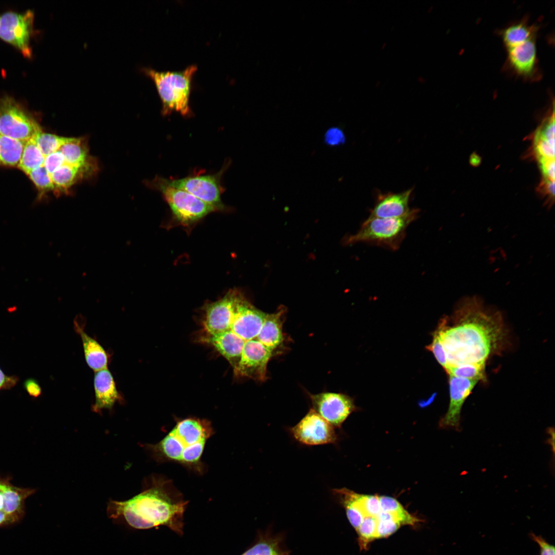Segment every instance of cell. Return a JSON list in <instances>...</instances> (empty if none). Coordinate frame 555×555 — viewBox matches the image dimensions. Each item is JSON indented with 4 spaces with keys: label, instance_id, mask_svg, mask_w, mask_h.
Listing matches in <instances>:
<instances>
[{
    "label": "cell",
    "instance_id": "obj_33",
    "mask_svg": "<svg viewBox=\"0 0 555 555\" xmlns=\"http://www.w3.org/2000/svg\"><path fill=\"white\" fill-rule=\"evenodd\" d=\"M544 179L554 180V161L553 159L539 160Z\"/></svg>",
    "mask_w": 555,
    "mask_h": 555
},
{
    "label": "cell",
    "instance_id": "obj_1",
    "mask_svg": "<svg viewBox=\"0 0 555 555\" xmlns=\"http://www.w3.org/2000/svg\"><path fill=\"white\" fill-rule=\"evenodd\" d=\"M453 323L444 318L437 330L445 351L447 368L465 364L486 366L500 353L506 332L501 313L486 307L478 297H467L456 306Z\"/></svg>",
    "mask_w": 555,
    "mask_h": 555
},
{
    "label": "cell",
    "instance_id": "obj_3",
    "mask_svg": "<svg viewBox=\"0 0 555 555\" xmlns=\"http://www.w3.org/2000/svg\"><path fill=\"white\" fill-rule=\"evenodd\" d=\"M213 432L211 424L206 419H182L158 443L151 445L150 449L161 460L197 467L201 465L206 443Z\"/></svg>",
    "mask_w": 555,
    "mask_h": 555
},
{
    "label": "cell",
    "instance_id": "obj_25",
    "mask_svg": "<svg viewBox=\"0 0 555 555\" xmlns=\"http://www.w3.org/2000/svg\"><path fill=\"white\" fill-rule=\"evenodd\" d=\"M485 369V365L465 364L450 367L446 372L449 375L458 378L485 381L486 379Z\"/></svg>",
    "mask_w": 555,
    "mask_h": 555
},
{
    "label": "cell",
    "instance_id": "obj_21",
    "mask_svg": "<svg viewBox=\"0 0 555 555\" xmlns=\"http://www.w3.org/2000/svg\"><path fill=\"white\" fill-rule=\"evenodd\" d=\"M25 142L0 135V164L15 166L21 160Z\"/></svg>",
    "mask_w": 555,
    "mask_h": 555
},
{
    "label": "cell",
    "instance_id": "obj_27",
    "mask_svg": "<svg viewBox=\"0 0 555 555\" xmlns=\"http://www.w3.org/2000/svg\"><path fill=\"white\" fill-rule=\"evenodd\" d=\"M376 539L385 538L393 534L401 524L391 514L381 511L376 517Z\"/></svg>",
    "mask_w": 555,
    "mask_h": 555
},
{
    "label": "cell",
    "instance_id": "obj_19",
    "mask_svg": "<svg viewBox=\"0 0 555 555\" xmlns=\"http://www.w3.org/2000/svg\"><path fill=\"white\" fill-rule=\"evenodd\" d=\"M538 27L530 24L527 19L514 22L501 31V36L505 47L518 42L536 37Z\"/></svg>",
    "mask_w": 555,
    "mask_h": 555
},
{
    "label": "cell",
    "instance_id": "obj_26",
    "mask_svg": "<svg viewBox=\"0 0 555 555\" xmlns=\"http://www.w3.org/2000/svg\"><path fill=\"white\" fill-rule=\"evenodd\" d=\"M38 147L44 157L60 149L67 137L44 133L42 131L33 137Z\"/></svg>",
    "mask_w": 555,
    "mask_h": 555
},
{
    "label": "cell",
    "instance_id": "obj_37",
    "mask_svg": "<svg viewBox=\"0 0 555 555\" xmlns=\"http://www.w3.org/2000/svg\"><path fill=\"white\" fill-rule=\"evenodd\" d=\"M14 522L13 520L4 511L0 512V526Z\"/></svg>",
    "mask_w": 555,
    "mask_h": 555
},
{
    "label": "cell",
    "instance_id": "obj_12",
    "mask_svg": "<svg viewBox=\"0 0 555 555\" xmlns=\"http://www.w3.org/2000/svg\"><path fill=\"white\" fill-rule=\"evenodd\" d=\"M309 397L312 409L336 428H340L355 410L353 400L342 394L324 392L310 394Z\"/></svg>",
    "mask_w": 555,
    "mask_h": 555
},
{
    "label": "cell",
    "instance_id": "obj_2",
    "mask_svg": "<svg viewBox=\"0 0 555 555\" xmlns=\"http://www.w3.org/2000/svg\"><path fill=\"white\" fill-rule=\"evenodd\" d=\"M187 503L169 480L158 479L127 501H110L107 512L110 518L135 529L164 525L180 534L182 533L183 515Z\"/></svg>",
    "mask_w": 555,
    "mask_h": 555
},
{
    "label": "cell",
    "instance_id": "obj_16",
    "mask_svg": "<svg viewBox=\"0 0 555 555\" xmlns=\"http://www.w3.org/2000/svg\"><path fill=\"white\" fill-rule=\"evenodd\" d=\"M412 189L400 193L380 194L371 211L368 218H388L399 217L410 210L409 201Z\"/></svg>",
    "mask_w": 555,
    "mask_h": 555
},
{
    "label": "cell",
    "instance_id": "obj_30",
    "mask_svg": "<svg viewBox=\"0 0 555 555\" xmlns=\"http://www.w3.org/2000/svg\"><path fill=\"white\" fill-rule=\"evenodd\" d=\"M27 175L40 191L41 195L50 191L55 194V188L51 177L43 166L34 169Z\"/></svg>",
    "mask_w": 555,
    "mask_h": 555
},
{
    "label": "cell",
    "instance_id": "obj_14",
    "mask_svg": "<svg viewBox=\"0 0 555 555\" xmlns=\"http://www.w3.org/2000/svg\"><path fill=\"white\" fill-rule=\"evenodd\" d=\"M479 381L449 375L450 403L447 412L439 421L441 428L460 430V414L462 405Z\"/></svg>",
    "mask_w": 555,
    "mask_h": 555
},
{
    "label": "cell",
    "instance_id": "obj_24",
    "mask_svg": "<svg viewBox=\"0 0 555 555\" xmlns=\"http://www.w3.org/2000/svg\"><path fill=\"white\" fill-rule=\"evenodd\" d=\"M381 511L392 514L400 524L414 525L417 519L406 511L396 499L388 496H378Z\"/></svg>",
    "mask_w": 555,
    "mask_h": 555
},
{
    "label": "cell",
    "instance_id": "obj_23",
    "mask_svg": "<svg viewBox=\"0 0 555 555\" xmlns=\"http://www.w3.org/2000/svg\"><path fill=\"white\" fill-rule=\"evenodd\" d=\"M345 492L348 497L360 509L364 517H376L381 512L378 496L358 494L346 488Z\"/></svg>",
    "mask_w": 555,
    "mask_h": 555
},
{
    "label": "cell",
    "instance_id": "obj_34",
    "mask_svg": "<svg viewBox=\"0 0 555 555\" xmlns=\"http://www.w3.org/2000/svg\"><path fill=\"white\" fill-rule=\"evenodd\" d=\"M530 536L539 545L540 555H555L554 547L547 542L542 537L534 533H531Z\"/></svg>",
    "mask_w": 555,
    "mask_h": 555
},
{
    "label": "cell",
    "instance_id": "obj_4",
    "mask_svg": "<svg viewBox=\"0 0 555 555\" xmlns=\"http://www.w3.org/2000/svg\"><path fill=\"white\" fill-rule=\"evenodd\" d=\"M143 72L153 81L162 103V113L167 115L176 112L182 116L192 113L189 102L192 78L197 66L190 65L177 71H157L143 68Z\"/></svg>",
    "mask_w": 555,
    "mask_h": 555
},
{
    "label": "cell",
    "instance_id": "obj_9",
    "mask_svg": "<svg viewBox=\"0 0 555 555\" xmlns=\"http://www.w3.org/2000/svg\"><path fill=\"white\" fill-rule=\"evenodd\" d=\"M335 428L312 409L287 431L297 442L307 446L336 444L338 436Z\"/></svg>",
    "mask_w": 555,
    "mask_h": 555
},
{
    "label": "cell",
    "instance_id": "obj_5",
    "mask_svg": "<svg viewBox=\"0 0 555 555\" xmlns=\"http://www.w3.org/2000/svg\"><path fill=\"white\" fill-rule=\"evenodd\" d=\"M419 210H410L399 217L367 218L360 229L344 242L345 244L366 243L393 250H397L404 238L408 226L418 217Z\"/></svg>",
    "mask_w": 555,
    "mask_h": 555
},
{
    "label": "cell",
    "instance_id": "obj_17",
    "mask_svg": "<svg viewBox=\"0 0 555 555\" xmlns=\"http://www.w3.org/2000/svg\"><path fill=\"white\" fill-rule=\"evenodd\" d=\"M84 317L80 314L74 320L75 328L81 339L84 357L88 366L95 372L107 368L108 356L104 348L84 330Z\"/></svg>",
    "mask_w": 555,
    "mask_h": 555
},
{
    "label": "cell",
    "instance_id": "obj_38",
    "mask_svg": "<svg viewBox=\"0 0 555 555\" xmlns=\"http://www.w3.org/2000/svg\"><path fill=\"white\" fill-rule=\"evenodd\" d=\"M5 485L0 483V512L3 511V492Z\"/></svg>",
    "mask_w": 555,
    "mask_h": 555
},
{
    "label": "cell",
    "instance_id": "obj_7",
    "mask_svg": "<svg viewBox=\"0 0 555 555\" xmlns=\"http://www.w3.org/2000/svg\"><path fill=\"white\" fill-rule=\"evenodd\" d=\"M41 131L36 120L13 98H0V135L26 142Z\"/></svg>",
    "mask_w": 555,
    "mask_h": 555
},
{
    "label": "cell",
    "instance_id": "obj_20",
    "mask_svg": "<svg viewBox=\"0 0 555 555\" xmlns=\"http://www.w3.org/2000/svg\"><path fill=\"white\" fill-rule=\"evenodd\" d=\"M32 490L22 489L5 485L3 492V511L14 522L23 514L25 499L30 495Z\"/></svg>",
    "mask_w": 555,
    "mask_h": 555
},
{
    "label": "cell",
    "instance_id": "obj_13",
    "mask_svg": "<svg viewBox=\"0 0 555 555\" xmlns=\"http://www.w3.org/2000/svg\"><path fill=\"white\" fill-rule=\"evenodd\" d=\"M273 354L257 339L246 342L238 365L234 370V374L238 377L265 381L267 379V364Z\"/></svg>",
    "mask_w": 555,
    "mask_h": 555
},
{
    "label": "cell",
    "instance_id": "obj_32",
    "mask_svg": "<svg viewBox=\"0 0 555 555\" xmlns=\"http://www.w3.org/2000/svg\"><path fill=\"white\" fill-rule=\"evenodd\" d=\"M324 143L330 146L344 144L345 136L342 130L338 127L329 128L324 135Z\"/></svg>",
    "mask_w": 555,
    "mask_h": 555
},
{
    "label": "cell",
    "instance_id": "obj_31",
    "mask_svg": "<svg viewBox=\"0 0 555 555\" xmlns=\"http://www.w3.org/2000/svg\"><path fill=\"white\" fill-rule=\"evenodd\" d=\"M427 348L433 353L437 361L446 371L448 365L446 355L437 330L434 334L432 343L428 346Z\"/></svg>",
    "mask_w": 555,
    "mask_h": 555
},
{
    "label": "cell",
    "instance_id": "obj_22",
    "mask_svg": "<svg viewBox=\"0 0 555 555\" xmlns=\"http://www.w3.org/2000/svg\"><path fill=\"white\" fill-rule=\"evenodd\" d=\"M44 159V156L33 137L25 142L17 167L28 174L34 169L43 166Z\"/></svg>",
    "mask_w": 555,
    "mask_h": 555
},
{
    "label": "cell",
    "instance_id": "obj_10",
    "mask_svg": "<svg viewBox=\"0 0 555 555\" xmlns=\"http://www.w3.org/2000/svg\"><path fill=\"white\" fill-rule=\"evenodd\" d=\"M34 13L9 11L0 17V38L18 49L25 57L31 58L30 41L33 33Z\"/></svg>",
    "mask_w": 555,
    "mask_h": 555
},
{
    "label": "cell",
    "instance_id": "obj_6",
    "mask_svg": "<svg viewBox=\"0 0 555 555\" xmlns=\"http://www.w3.org/2000/svg\"><path fill=\"white\" fill-rule=\"evenodd\" d=\"M146 184L162 194L173 217L179 224L189 226L216 210L213 207L191 194L166 184L162 177H156Z\"/></svg>",
    "mask_w": 555,
    "mask_h": 555
},
{
    "label": "cell",
    "instance_id": "obj_11",
    "mask_svg": "<svg viewBox=\"0 0 555 555\" xmlns=\"http://www.w3.org/2000/svg\"><path fill=\"white\" fill-rule=\"evenodd\" d=\"M536 38H532L505 47L507 67L514 74L526 80L535 81L541 76Z\"/></svg>",
    "mask_w": 555,
    "mask_h": 555
},
{
    "label": "cell",
    "instance_id": "obj_15",
    "mask_svg": "<svg viewBox=\"0 0 555 555\" xmlns=\"http://www.w3.org/2000/svg\"><path fill=\"white\" fill-rule=\"evenodd\" d=\"M94 386L95 402L92 409L95 412L99 413L103 409L111 410L117 401L122 399L107 368L95 372Z\"/></svg>",
    "mask_w": 555,
    "mask_h": 555
},
{
    "label": "cell",
    "instance_id": "obj_36",
    "mask_svg": "<svg viewBox=\"0 0 555 555\" xmlns=\"http://www.w3.org/2000/svg\"><path fill=\"white\" fill-rule=\"evenodd\" d=\"M16 382V379L6 376L0 369V389L11 387Z\"/></svg>",
    "mask_w": 555,
    "mask_h": 555
},
{
    "label": "cell",
    "instance_id": "obj_35",
    "mask_svg": "<svg viewBox=\"0 0 555 555\" xmlns=\"http://www.w3.org/2000/svg\"><path fill=\"white\" fill-rule=\"evenodd\" d=\"M25 386L29 395L38 397L41 393V388L34 380L29 379L25 382Z\"/></svg>",
    "mask_w": 555,
    "mask_h": 555
},
{
    "label": "cell",
    "instance_id": "obj_18",
    "mask_svg": "<svg viewBox=\"0 0 555 555\" xmlns=\"http://www.w3.org/2000/svg\"><path fill=\"white\" fill-rule=\"evenodd\" d=\"M284 308L276 312L266 313L261 330L257 339L273 353L283 345L284 335L282 326Z\"/></svg>",
    "mask_w": 555,
    "mask_h": 555
},
{
    "label": "cell",
    "instance_id": "obj_8",
    "mask_svg": "<svg viewBox=\"0 0 555 555\" xmlns=\"http://www.w3.org/2000/svg\"><path fill=\"white\" fill-rule=\"evenodd\" d=\"M226 168L215 174L196 175L179 179L162 178L166 184L186 191L213 207L216 210L225 207L221 200L224 189L221 177Z\"/></svg>",
    "mask_w": 555,
    "mask_h": 555
},
{
    "label": "cell",
    "instance_id": "obj_29",
    "mask_svg": "<svg viewBox=\"0 0 555 555\" xmlns=\"http://www.w3.org/2000/svg\"><path fill=\"white\" fill-rule=\"evenodd\" d=\"M377 519L375 517L365 516L357 528L359 542L362 548H366L367 544L376 539Z\"/></svg>",
    "mask_w": 555,
    "mask_h": 555
},
{
    "label": "cell",
    "instance_id": "obj_28",
    "mask_svg": "<svg viewBox=\"0 0 555 555\" xmlns=\"http://www.w3.org/2000/svg\"><path fill=\"white\" fill-rule=\"evenodd\" d=\"M242 555H288L280 548L275 540L264 539L260 540Z\"/></svg>",
    "mask_w": 555,
    "mask_h": 555
}]
</instances>
